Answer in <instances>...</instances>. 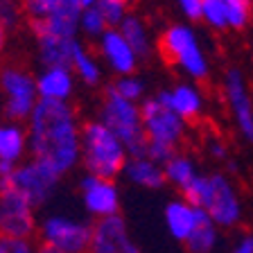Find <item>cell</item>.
Here are the masks:
<instances>
[{
  "instance_id": "obj_1",
  "label": "cell",
  "mask_w": 253,
  "mask_h": 253,
  "mask_svg": "<svg viewBox=\"0 0 253 253\" xmlns=\"http://www.w3.org/2000/svg\"><path fill=\"white\" fill-rule=\"evenodd\" d=\"M82 129L84 122L70 102L41 100L27 120L30 158L63 179L82 165Z\"/></svg>"
},
{
  "instance_id": "obj_2",
  "label": "cell",
  "mask_w": 253,
  "mask_h": 253,
  "mask_svg": "<svg viewBox=\"0 0 253 253\" xmlns=\"http://www.w3.org/2000/svg\"><path fill=\"white\" fill-rule=\"evenodd\" d=\"M183 199L206 211L219 228H235L242 219V199L235 183L224 172L199 174L181 192Z\"/></svg>"
},
{
  "instance_id": "obj_3",
  "label": "cell",
  "mask_w": 253,
  "mask_h": 253,
  "mask_svg": "<svg viewBox=\"0 0 253 253\" xmlns=\"http://www.w3.org/2000/svg\"><path fill=\"white\" fill-rule=\"evenodd\" d=\"M129 156L131 154L125 147V142L111 131L100 118L84 122V129H82V165L88 174L116 181L125 172Z\"/></svg>"
},
{
  "instance_id": "obj_4",
  "label": "cell",
  "mask_w": 253,
  "mask_h": 253,
  "mask_svg": "<svg viewBox=\"0 0 253 253\" xmlns=\"http://www.w3.org/2000/svg\"><path fill=\"white\" fill-rule=\"evenodd\" d=\"M156 45L161 57L190 82L199 84L211 77V59L190 23H169L161 32Z\"/></svg>"
},
{
  "instance_id": "obj_5",
  "label": "cell",
  "mask_w": 253,
  "mask_h": 253,
  "mask_svg": "<svg viewBox=\"0 0 253 253\" xmlns=\"http://www.w3.org/2000/svg\"><path fill=\"white\" fill-rule=\"evenodd\" d=\"M97 118L125 142V147L129 149L131 156L145 154V149H147V133H145L140 104L122 97L113 86H109L100 100Z\"/></svg>"
},
{
  "instance_id": "obj_6",
  "label": "cell",
  "mask_w": 253,
  "mask_h": 253,
  "mask_svg": "<svg viewBox=\"0 0 253 253\" xmlns=\"http://www.w3.org/2000/svg\"><path fill=\"white\" fill-rule=\"evenodd\" d=\"M41 102L37 77L18 63L0 66V111L5 120L25 122Z\"/></svg>"
},
{
  "instance_id": "obj_7",
  "label": "cell",
  "mask_w": 253,
  "mask_h": 253,
  "mask_svg": "<svg viewBox=\"0 0 253 253\" xmlns=\"http://www.w3.org/2000/svg\"><path fill=\"white\" fill-rule=\"evenodd\" d=\"M37 240L41 247H50L61 253H90L93 221L52 212L39 221Z\"/></svg>"
},
{
  "instance_id": "obj_8",
  "label": "cell",
  "mask_w": 253,
  "mask_h": 253,
  "mask_svg": "<svg viewBox=\"0 0 253 253\" xmlns=\"http://www.w3.org/2000/svg\"><path fill=\"white\" fill-rule=\"evenodd\" d=\"M37 208L11 185L0 179V235L5 237H37Z\"/></svg>"
},
{
  "instance_id": "obj_9",
  "label": "cell",
  "mask_w": 253,
  "mask_h": 253,
  "mask_svg": "<svg viewBox=\"0 0 253 253\" xmlns=\"http://www.w3.org/2000/svg\"><path fill=\"white\" fill-rule=\"evenodd\" d=\"M142 109V122H145V133H147V142H158V145H168V147L176 149L183 145L185 136H188V122L174 113L172 109L163 104V102L154 97L140 104Z\"/></svg>"
},
{
  "instance_id": "obj_10",
  "label": "cell",
  "mask_w": 253,
  "mask_h": 253,
  "mask_svg": "<svg viewBox=\"0 0 253 253\" xmlns=\"http://www.w3.org/2000/svg\"><path fill=\"white\" fill-rule=\"evenodd\" d=\"M224 102L237 126V133L253 145V93L240 68H228L221 79Z\"/></svg>"
},
{
  "instance_id": "obj_11",
  "label": "cell",
  "mask_w": 253,
  "mask_h": 253,
  "mask_svg": "<svg viewBox=\"0 0 253 253\" xmlns=\"http://www.w3.org/2000/svg\"><path fill=\"white\" fill-rule=\"evenodd\" d=\"M9 181H11V185H14V188L39 211L41 206H45L47 201L57 195L61 176L54 174L47 165L30 158V161L21 163L14 169Z\"/></svg>"
},
{
  "instance_id": "obj_12",
  "label": "cell",
  "mask_w": 253,
  "mask_h": 253,
  "mask_svg": "<svg viewBox=\"0 0 253 253\" xmlns=\"http://www.w3.org/2000/svg\"><path fill=\"white\" fill-rule=\"evenodd\" d=\"M77 188L82 206L93 221L102 219V217L120 215V188L116 185V181L86 172L79 179Z\"/></svg>"
},
{
  "instance_id": "obj_13",
  "label": "cell",
  "mask_w": 253,
  "mask_h": 253,
  "mask_svg": "<svg viewBox=\"0 0 253 253\" xmlns=\"http://www.w3.org/2000/svg\"><path fill=\"white\" fill-rule=\"evenodd\" d=\"M84 9L86 7L82 5V0H61V5L47 18L30 23V30L37 39L52 37L61 39V41H77Z\"/></svg>"
},
{
  "instance_id": "obj_14",
  "label": "cell",
  "mask_w": 253,
  "mask_h": 253,
  "mask_svg": "<svg viewBox=\"0 0 253 253\" xmlns=\"http://www.w3.org/2000/svg\"><path fill=\"white\" fill-rule=\"evenodd\" d=\"M95 52H97L102 63H104L116 77L136 75L138 63H140V57H138L136 50L129 45V41H126L125 34H122L118 27H109V30L95 41Z\"/></svg>"
},
{
  "instance_id": "obj_15",
  "label": "cell",
  "mask_w": 253,
  "mask_h": 253,
  "mask_svg": "<svg viewBox=\"0 0 253 253\" xmlns=\"http://www.w3.org/2000/svg\"><path fill=\"white\" fill-rule=\"evenodd\" d=\"M90 253H140V247L133 242L125 217L111 215L93 221Z\"/></svg>"
},
{
  "instance_id": "obj_16",
  "label": "cell",
  "mask_w": 253,
  "mask_h": 253,
  "mask_svg": "<svg viewBox=\"0 0 253 253\" xmlns=\"http://www.w3.org/2000/svg\"><path fill=\"white\" fill-rule=\"evenodd\" d=\"M156 100L163 102L168 109L179 113L185 122H195L204 116L206 111V95L197 82H176L169 88L156 93Z\"/></svg>"
},
{
  "instance_id": "obj_17",
  "label": "cell",
  "mask_w": 253,
  "mask_h": 253,
  "mask_svg": "<svg viewBox=\"0 0 253 253\" xmlns=\"http://www.w3.org/2000/svg\"><path fill=\"white\" fill-rule=\"evenodd\" d=\"M163 221L168 233L172 235V240L185 244L190 240V235L197 231L199 226V208L192 206L188 199H172L168 201L163 211Z\"/></svg>"
},
{
  "instance_id": "obj_18",
  "label": "cell",
  "mask_w": 253,
  "mask_h": 253,
  "mask_svg": "<svg viewBox=\"0 0 253 253\" xmlns=\"http://www.w3.org/2000/svg\"><path fill=\"white\" fill-rule=\"evenodd\" d=\"M75 77L70 66H47L37 75V86L41 100L70 102L75 95Z\"/></svg>"
},
{
  "instance_id": "obj_19",
  "label": "cell",
  "mask_w": 253,
  "mask_h": 253,
  "mask_svg": "<svg viewBox=\"0 0 253 253\" xmlns=\"http://www.w3.org/2000/svg\"><path fill=\"white\" fill-rule=\"evenodd\" d=\"M30 156V133L25 122L0 120V161L21 165Z\"/></svg>"
},
{
  "instance_id": "obj_20",
  "label": "cell",
  "mask_w": 253,
  "mask_h": 253,
  "mask_svg": "<svg viewBox=\"0 0 253 253\" xmlns=\"http://www.w3.org/2000/svg\"><path fill=\"white\" fill-rule=\"evenodd\" d=\"M125 179L136 188L145 190H161L168 179H165V169L161 163L152 161L147 154H138V156H129L125 165Z\"/></svg>"
},
{
  "instance_id": "obj_21",
  "label": "cell",
  "mask_w": 253,
  "mask_h": 253,
  "mask_svg": "<svg viewBox=\"0 0 253 253\" xmlns=\"http://www.w3.org/2000/svg\"><path fill=\"white\" fill-rule=\"evenodd\" d=\"M75 77L86 86H97L104 77V68H102V59L97 57L90 45H86L82 39H77L73 45V61H70Z\"/></svg>"
},
{
  "instance_id": "obj_22",
  "label": "cell",
  "mask_w": 253,
  "mask_h": 253,
  "mask_svg": "<svg viewBox=\"0 0 253 253\" xmlns=\"http://www.w3.org/2000/svg\"><path fill=\"white\" fill-rule=\"evenodd\" d=\"M118 30L125 34L129 45H131L133 50H136V54L140 57V61H147L154 54V34H152V30H149L147 21H145L140 14L129 11Z\"/></svg>"
},
{
  "instance_id": "obj_23",
  "label": "cell",
  "mask_w": 253,
  "mask_h": 253,
  "mask_svg": "<svg viewBox=\"0 0 253 253\" xmlns=\"http://www.w3.org/2000/svg\"><path fill=\"white\" fill-rule=\"evenodd\" d=\"M163 169H165V179H168V183L172 185V188H176L179 192H183V190L199 176V169H197L195 158L190 156V154H183V152L174 154L168 163L163 165Z\"/></svg>"
},
{
  "instance_id": "obj_24",
  "label": "cell",
  "mask_w": 253,
  "mask_h": 253,
  "mask_svg": "<svg viewBox=\"0 0 253 253\" xmlns=\"http://www.w3.org/2000/svg\"><path fill=\"white\" fill-rule=\"evenodd\" d=\"M219 231L221 228L211 219V215L199 208V226L185 242L188 253H215L219 244Z\"/></svg>"
},
{
  "instance_id": "obj_25",
  "label": "cell",
  "mask_w": 253,
  "mask_h": 253,
  "mask_svg": "<svg viewBox=\"0 0 253 253\" xmlns=\"http://www.w3.org/2000/svg\"><path fill=\"white\" fill-rule=\"evenodd\" d=\"M73 45L75 41H61V39H52V37L37 39V52L41 68H47V66H70Z\"/></svg>"
},
{
  "instance_id": "obj_26",
  "label": "cell",
  "mask_w": 253,
  "mask_h": 253,
  "mask_svg": "<svg viewBox=\"0 0 253 253\" xmlns=\"http://www.w3.org/2000/svg\"><path fill=\"white\" fill-rule=\"evenodd\" d=\"M226 7L228 27L233 32H242L253 23V0H221Z\"/></svg>"
},
{
  "instance_id": "obj_27",
  "label": "cell",
  "mask_w": 253,
  "mask_h": 253,
  "mask_svg": "<svg viewBox=\"0 0 253 253\" xmlns=\"http://www.w3.org/2000/svg\"><path fill=\"white\" fill-rule=\"evenodd\" d=\"M201 23L212 32H226L228 27V16H226V7L221 0H204L201 5Z\"/></svg>"
},
{
  "instance_id": "obj_28",
  "label": "cell",
  "mask_w": 253,
  "mask_h": 253,
  "mask_svg": "<svg viewBox=\"0 0 253 253\" xmlns=\"http://www.w3.org/2000/svg\"><path fill=\"white\" fill-rule=\"evenodd\" d=\"M111 86H113L122 97L136 102V104H142V102L147 100V84H145V79L138 77V75H122V77H116V82Z\"/></svg>"
},
{
  "instance_id": "obj_29",
  "label": "cell",
  "mask_w": 253,
  "mask_h": 253,
  "mask_svg": "<svg viewBox=\"0 0 253 253\" xmlns=\"http://www.w3.org/2000/svg\"><path fill=\"white\" fill-rule=\"evenodd\" d=\"M106 30H109V23H106V18L102 16L100 7H97V5L86 7L84 16H82V25H79V34H82V37H86V39L97 41V39H100Z\"/></svg>"
},
{
  "instance_id": "obj_30",
  "label": "cell",
  "mask_w": 253,
  "mask_h": 253,
  "mask_svg": "<svg viewBox=\"0 0 253 253\" xmlns=\"http://www.w3.org/2000/svg\"><path fill=\"white\" fill-rule=\"evenodd\" d=\"M21 2H23V14H25V18L30 23L47 18L61 5V0H21Z\"/></svg>"
},
{
  "instance_id": "obj_31",
  "label": "cell",
  "mask_w": 253,
  "mask_h": 253,
  "mask_svg": "<svg viewBox=\"0 0 253 253\" xmlns=\"http://www.w3.org/2000/svg\"><path fill=\"white\" fill-rule=\"evenodd\" d=\"M39 240L34 237H5L0 235V253H39Z\"/></svg>"
},
{
  "instance_id": "obj_32",
  "label": "cell",
  "mask_w": 253,
  "mask_h": 253,
  "mask_svg": "<svg viewBox=\"0 0 253 253\" xmlns=\"http://www.w3.org/2000/svg\"><path fill=\"white\" fill-rule=\"evenodd\" d=\"M97 7H100L102 16L106 18L109 27H120L122 21L126 18V14H129V5H122V2H116V0H100Z\"/></svg>"
},
{
  "instance_id": "obj_33",
  "label": "cell",
  "mask_w": 253,
  "mask_h": 253,
  "mask_svg": "<svg viewBox=\"0 0 253 253\" xmlns=\"http://www.w3.org/2000/svg\"><path fill=\"white\" fill-rule=\"evenodd\" d=\"M23 2L21 0H0V21L5 23L9 30L18 27L23 21Z\"/></svg>"
},
{
  "instance_id": "obj_34",
  "label": "cell",
  "mask_w": 253,
  "mask_h": 253,
  "mask_svg": "<svg viewBox=\"0 0 253 253\" xmlns=\"http://www.w3.org/2000/svg\"><path fill=\"white\" fill-rule=\"evenodd\" d=\"M145 154H147L152 161H156V163L165 165L169 158L176 154V149L168 147V145H158V142H147V149H145Z\"/></svg>"
},
{
  "instance_id": "obj_35",
  "label": "cell",
  "mask_w": 253,
  "mask_h": 253,
  "mask_svg": "<svg viewBox=\"0 0 253 253\" xmlns=\"http://www.w3.org/2000/svg\"><path fill=\"white\" fill-rule=\"evenodd\" d=\"M176 5H179V9L183 11V16L190 18V21H199L201 18V5H204V0H176Z\"/></svg>"
},
{
  "instance_id": "obj_36",
  "label": "cell",
  "mask_w": 253,
  "mask_h": 253,
  "mask_svg": "<svg viewBox=\"0 0 253 253\" xmlns=\"http://www.w3.org/2000/svg\"><path fill=\"white\" fill-rule=\"evenodd\" d=\"M208 152H211V156L217 158V161H226V158H228V147L221 140H211Z\"/></svg>"
},
{
  "instance_id": "obj_37",
  "label": "cell",
  "mask_w": 253,
  "mask_h": 253,
  "mask_svg": "<svg viewBox=\"0 0 253 253\" xmlns=\"http://www.w3.org/2000/svg\"><path fill=\"white\" fill-rule=\"evenodd\" d=\"M231 253H253V235L247 233L235 242V247L231 249Z\"/></svg>"
},
{
  "instance_id": "obj_38",
  "label": "cell",
  "mask_w": 253,
  "mask_h": 253,
  "mask_svg": "<svg viewBox=\"0 0 253 253\" xmlns=\"http://www.w3.org/2000/svg\"><path fill=\"white\" fill-rule=\"evenodd\" d=\"M7 41H9V27L0 21V57H2L7 50Z\"/></svg>"
},
{
  "instance_id": "obj_39",
  "label": "cell",
  "mask_w": 253,
  "mask_h": 253,
  "mask_svg": "<svg viewBox=\"0 0 253 253\" xmlns=\"http://www.w3.org/2000/svg\"><path fill=\"white\" fill-rule=\"evenodd\" d=\"M39 253H61V251H54L50 247H39Z\"/></svg>"
},
{
  "instance_id": "obj_40",
  "label": "cell",
  "mask_w": 253,
  "mask_h": 253,
  "mask_svg": "<svg viewBox=\"0 0 253 253\" xmlns=\"http://www.w3.org/2000/svg\"><path fill=\"white\" fill-rule=\"evenodd\" d=\"M97 2H100V0H82L84 7H93V5H97Z\"/></svg>"
},
{
  "instance_id": "obj_41",
  "label": "cell",
  "mask_w": 253,
  "mask_h": 253,
  "mask_svg": "<svg viewBox=\"0 0 253 253\" xmlns=\"http://www.w3.org/2000/svg\"><path fill=\"white\" fill-rule=\"evenodd\" d=\"M116 2H122V5H129V2H131V0H116Z\"/></svg>"
}]
</instances>
